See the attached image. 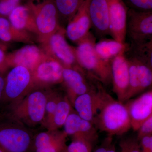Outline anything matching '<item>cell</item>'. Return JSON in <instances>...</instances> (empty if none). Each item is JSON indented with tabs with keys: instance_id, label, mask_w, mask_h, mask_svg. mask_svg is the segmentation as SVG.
<instances>
[{
	"instance_id": "1",
	"label": "cell",
	"mask_w": 152,
	"mask_h": 152,
	"mask_svg": "<svg viewBox=\"0 0 152 152\" xmlns=\"http://www.w3.org/2000/svg\"><path fill=\"white\" fill-rule=\"evenodd\" d=\"M93 124L98 130L112 137L121 135L132 129L125 104L114 99L106 91Z\"/></svg>"
},
{
	"instance_id": "2",
	"label": "cell",
	"mask_w": 152,
	"mask_h": 152,
	"mask_svg": "<svg viewBox=\"0 0 152 152\" xmlns=\"http://www.w3.org/2000/svg\"><path fill=\"white\" fill-rule=\"evenodd\" d=\"M34 135L10 112L0 114V148L5 152H30Z\"/></svg>"
},
{
	"instance_id": "3",
	"label": "cell",
	"mask_w": 152,
	"mask_h": 152,
	"mask_svg": "<svg viewBox=\"0 0 152 152\" xmlns=\"http://www.w3.org/2000/svg\"><path fill=\"white\" fill-rule=\"evenodd\" d=\"M96 39L90 33L75 48L76 58L80 67L89 77L108 86L112 83L111 62L101 58L95 50Z\"/></svg>"
},
{
	"instance_id": "4",
	"label": "cell",
	"mask_w": 152,
	"mask_h": 152,
	"mask_svg": "<svg viewBox=\"0 0 152 152\" xmlns=\"http://www.w3.org/2000/svg\"><path fill=\"white\" fill-rule=\"evenodd\" d=\"M15 106L7 110L29 129L37 126L45 122L48 95L43 90L35 89Z\"/></svg>"
},
{
	"instance_id": "5",
	"label": "cell",
	"mask_w": 152,
	"mask_h": 152,
	"mask_svg": "<svg viewBox=\"0 0 152 152\" xmlns=\"http://www.w3.org/2000/svg\"><path fill=\"white\" fill-rule=\"evenodd\" d=\"M26 4L34 16L37 37L42 44L61 28L53 0H28Z\"/></svg>"
},
{
	"instance_id": "6",
	"label": "cell",
	"mask_w": 152,
	"mask_h": 152,
	"mask_svg": "<svg viewBox=\"0 0 152 152\" xmlns=\"http://www.w3.org/2000/svg\"><path fill=\"white\" fill-rule=\"evenodd\" d=\"M33 81L31 72L22 66L13 67L5 78V87L2 107H11L15 102L21 99Z\"/></svg>"
},
{
	"instance_id": "7",
	"label": "cell",
	"mask_w": 152,
	"mask_h": 152,
	"mask_svg": "<svg viewBox=\"0 0 152 152\" xmlns=\"http://www.w3.org/2000/svg\"><path fill=\"white\" fill-rule=\"evenodd\" d=\"M65 36L64 28H60L42 44L43 50L48 56L58 61L64 68L82 69L77 62L75 48L68 43Z\"/></svg>"
},
{
	"instance_id": "8",
	"label": "cell",
	"mask_w": 152,
	"mask_h": 152,
	"mask_svg": "<svg viewBox=\"0 0 152 152\" xmlns=\"http://www.w3.org/2000/svg\"><path fill=\"white\" fill-rule=\"evenodd\" d=\"M131 43L140 44L152 40V11L129 9L126 23V37Z\"/></svg>"
},
{
	"instance_id": "9",
	"label": "cell",
	"mask_w": 152,
	"mask_h": 152,
	"mask_svg": "<svg viewBox=\"0 0 152 152\" xmlns=\"http://www.w3.org/2000/svg\"><path fill=\"white\" fill-rule=\"evenodd\" d=\"M125 56L129 63V77L124 102L151 86L152 84V68L134 58Z\"/></svg>"
},
{
	"instance_id": "10",
	"label": "cell",
	"mask_w": 152,
	"mask_h": 152,
	"mask_svg": "<svg viewBox=\"0 0 152 152\" xmlns=\"http://www.w3.org/2000/svg\"><path fill=\"white\" fill-rule=\"evenodd\" d=\"M63 82L67 90L69 100L73 104L77 97L96 88V81L89 77L83 70L70 68L63 69Z\"/></svg>"
},
{
	"instance_id": "11",
	"label": "cell",
	"mask_w": 152,
	"mask_h": 152,
	"mask_svg": "<svg viewBox=\"0 0 152 152\" xmlns=\"http://www.w3.org/2000/svg\"><path fill=\"white\" fill-rule=\"evenodd\" d=\"M105 91L103 85L97 82L95 88L78 96L74 101L72 104L76 113L93 124Z\"/></svg>"
},
{
	"instance_id": "12",
	"label": "cell",
	"mask_w": 152,
	"mask_h": 152,
	"mask_svg": "<svg viewBox=\"0 0 152 152\" xmlns=\"http://www.w3.org/2000/svg\"><path fill=\"white\" fill-rule=\"evenodd\" d=\"M63 127L67 135L73 140H80L94 145L97 141L98 130L92 123L82 118L72 110Z\"/></svg>"
},
{
	"instance_id": "13",
	"label": "cell",
	"mask_w": 152,
	"mask_h": 152,
	"mask_svg": "<svg viewBox=\"0 0 152 152\" xmlns=\"http://www.w3.org/2000/svg\"><path fill=\"white\" fill-rule=\"evenodd\" d=\"M90 1L85 0L65 29L66 36L77 45L86 39L91 33V23L88 10Z\"/></svg>"
},
{
	"instance_id": "14",
	"label": "cell",
	"mask_w": 152,
	"mask_h": 152,
	"mask_svg": "<svg viewBox=\"0 0 152 152\" xmlns=\"http://www.w3.org/2000/svg\"><path fill=\"white\" fill-rule=\"evenodd\" d=\"M110 18V33L113 39L126 43V23L129 8L123 0H106Z\"/></svg>"
},
{
	"instance_id": "15",
	"label": "cell",
	"mask_w": 152,
	"mask_h": 152,
	"mask_svg": "<svg viewBox=\"0 0 152 152\" xmlns=\"http://www.w3.org/2000/svg\"><path fill=\"white\" fill-rule=\"evenodd\" d=\"M126 102L125 104L129 113L131 128L134 131H137L142 124L152 116V89Z\"/></svg>"
},
{
	"instance_id": "16",
	"label": "cell",
	"mask_w": 152,
	"mask_h": 152,
	"mask_svg": "<svg viewBox=\"0 0 152 152\" xmlns=\"http://www.w3.org/2000/svg\"><path fill=\"white\" fill-rule=\"evenodd\" d=\"M112 83L113 91L118 100L124 103L129 84V63L125 53H121L111 61Z\"/></svg>"
},
{
	"instance_id": "17",
	"label": "cell",
	"mask_w": 152,
	"mask_h": 152,
	"mask_svg": "<svg viewBox=\"0 0 152 152\" xmlns=\"http://www.w3.org/2000/svg\"><path fill=\"white\" fill-rule=\"evenodd\" d=\"M46 56L42 49L34 45H28L7 55V64L8 67H25L32 73Z\"/></svg>"
},
{
	"instance_id": "18",
	"label": "cell",
	"mask_w": 152,
	"mask_h": 152,
	"mask_svg": "<svg viewBox=\"0 0 152 152\" xmlns=\"http://www.w3.org/2000/svg\"><path fill=\"white\" fill-rule=\"evenodd\" d=\"M68 136L58 130H49L34 135L30 152H62Z\"/></svg>"
},
{
	"instance_id": "19",
	"label": "cell",
	"mask_w": 152,
	"mask_h": 152,
	"mask_svg": "<svg viewBox=\"0 0 152 152\" xmlns=\"http://www.w3.org/2000/svg\"><path fill=\"white\" fill-rule=\"evenodd\" d=\"M64 68L58 61L47 55L32 72L33 80L45 84L61 83L63 82Z\"/></svg>"
},
{
	"instance_id": "20",
	"label": "cell",
	"mask_w": 152,
	"mask_h": 152,
	"mask_svg": "<svg viewBox=\"0 0 152 152\" xmlns=\"http://www.w3.org/2000/svg\"><path fill=\"white\" fill-rule=\"evenodd\" d=\"M88 10L91 27L96 34L102 38L110 35V18L106 0H90Z\"/></svg>"
},
{
	"instance_id": "21",
	"label": "cell",
	"mask_w": 152,
	"mask_h": 152,
	"mask_svg": "<svg viewBox=\"0 0 152 152\" xmlns=\"http://www.w3.org/2000/svg\"><path fill=\"white\" fill-rule=\"evenodd\" d=\"M8 20L15 28L37 36L31 11L26 4L19 5L9 15Z\"/></svg>"
},
{
	"instance_id": "22",
	"label": "cell",
	"mask_w": 152,
	"mask_h": 152,
	"mask_svg": "<svg viewBox=\"0 0 152 152\" xmlns=\"http://www.w3.org/2000/svg\"><path fill=\"white\" fill-rule=\"evenodd\" d=\"M129 45L120 42L114 39H104L95 44V51L101 58L107 61L111 62L114 58L124 53Z\"/></svg>"
},
{
	"instance_id": "23",
	"label": "cell",
	"mask_w": 152,
	"mask_h": 152,
	"mask_svg": "<svg viewBox=\"0 0 152 152\" xmlns=\"http://www.w3.org/2000/svg\"><path fill=\"white\" fill-rule=\"evenodd\" d=\"M31 37L29 33L16 29L8 19L0 15V41L3 43L13 42L31 43Z\"/></svg>"
},
{
	"instance_id": "24",
	"label": "cell",
	"mask_w": 152,
	"mask_h": 152,
	"mask_svg": "<svg viewBox=\"0 0 152 152\" xmlns=\"http://www.w3.org/2000/svg\"><path fill=\"white\" fill-rule=\"evenodd\" d=\"M58 14L60 24H67L85 0H53Z\"/></svg>"
},
{
	"instance_id": "25",
	"label": "cell",
	"mask_w": 152,
	"mask_h": 152,
	"mask_svg": "<svg viewBox=\"0 0 152 152\" xmlns=\"http://www.w3.org/2000/svg\"><path fill=\"white\" fill-rule=\"evenodd\" d=\"M125 54L134 58L152 69V40L142 43H131Z\"/></svg>"
},
{
	"instance_id": "26",
	"label": "cell",
	"mask_w": 152,
	"mask_h": 152,
	"mask_svg": "<svg viewBox=\"0 0 152 152\" xmlns=\"http://www.w3.org/2000/svg\"><path fill=\"white\" fill-rule=\"evenodd\" d=\"M72 110L68 97L64 96L58 102L49 130H57L63 126Z\"/></svg>"
},
{
	"instance_id": "27",
	"label": "cell",
	"mask_w": 152,
	"mask_h": 152,
	"mask_svg": "<svg viewBox=\"0 0 152 152\" xmlns=\"http://www.w3.org/2000/svg\"><path fill=\"white\" fill-rule=\"evenodd\" d=\"M49 95V98L47 99V102L45 107V118L47 117V120L48 122L49 121V126L51 124L54 114L56 111L57 104L59 101L62 99L64 96L61 95L60 93L55 92Z\"/></svg>"
},
{
	"instance_id": "28",
	"label": "cell",
	"mask_w": 152,
	"mask_h": 152,
	"mask_svg": "<svg viewBox=\"0 0 152 152\" xmlns=\"http://www.w3.org/2000/svg\"><path fill=\"white\" fill-rule=\"evenodd\" d=\"M94 145L85 141L73 140L62 152H91Z\"/></svg>"
},
{
	"instance_id": "29",
	"label": "cell",
	"mask_w": 152,
	"mask_h": 152,
	"mask_svg": "<svg viewBox=\"0 0 152 152\" xmlns=\"http://www.w3.org/2000/svg\"><path fill=\"white\" fill-rule=\"evenodd\" d=\"M121 152H142L140 141L135 137L124 138L120 141Z\"/></svg>"
},
{
	"instance_id": "30",
	"label": "cell",
	"mask_w": 152,
	"mask_h": 152,
	"mask_svg": "<svg viewBox=\"0 0 152 152\" xmlns=\"http://www.w3.org/2000/svg\"><path fill=\"white\" fill-rule=\"evenodd\" d=\"M129 9L135 10L152 11V0H123Z\"/></svg>"
},
{
	"instance_id": "31",
	"label": "cell",
	"mask_w": 152,
	"mask_h": 152,
	"mask_svg": "<svg viewBox=\"0 0 152 152\" xmlns=\"http://www.w3.org/2000/svg\"><path fill=\"white\" fill-rule=\"evenodd\" d=\"M22 0H0V15L8 16L14 9L20 5Z\"/></svg>"
},
{
	"instance_id": "32",
	"label": "cell",
	"mask_w": 152,
	"mask_h": 152,
	"mask_svg": "<svg viewBox=\"0 0 152 152\" xmlns=\"http://www.w3.org/2000/svg\"><path fill=\"white\" fill-rule=\"evenodd\" d=\"M137 132V138L139 141L143 137L152 134V116L142 124Z\"/></svg>"
},
{
	"instance_id": "33",
	"label": "cell",
	"mask_w": 152,
	"mask_h": 152,
	"mask_svg": "<svg viewBox=\"0 0 152 152\" xmlns=\"http://www.w3.org/2000/svg\"><path fill=\"white\" fill-rule=\"evenodd\" d=\"M94 152H116L115 145L113 142V137L108 136L101 145Z\"/></svg>"
},
{
	"instance_id": "34",
	"label": "cell",
	"mask_w": 152,
	"mask_h": 152,
	"mask_svg": "<svg viewBox=\"0 0 152 152\" xmlns=\"http://www.w3.org/2000/svg\"><path fill=\"white\" fill-rule=\"evenodd\" d=\"M140 144L142 152H152V134L143 137Z\"/></svg>"
},
{
	"instance_id": "35",
	"label": "cell",
	"mask_w": 152,
	"mask_h": 152,
	"mask_svg": "<svg viewBox=\"0 0 152 152\" xmlns=\"http://www.w3.org/2000/svg\"><path fill=\"white\" fill-rule=\"evenodd\" d=\"M5 49L0 47V72L3 73L7 68V54L4 52Z\"/></svg>"
},
{
	"instance_id": "36",
	"label": "cell",
	"mask_w": 152,
	"mask_h": 152,
	"mask_svg": "<svg viewBox=\"0 0 152 152\" xmlns=\"http://www.w3.org/2000/svg\"><path fill=\"white\" fill-rule=\"evenodd\" d=\"M3 73L0 72V108L2 107L4 90L5 87V78L2 75Z\"/></svg>"
},
{
	"instance_id": "37",
	"label": "cell",
	"mask_w": 152,
	"mask_h": 152,
	"mask_svg": "<svg viewBox=\"0 0 152 152\" xmlns=\"http://www.w3.org/2000/svg\"><path fill=\"white\" fill-rule=\"evenodd\" d=\"M0 47L1 48H3L5 49L6 47L5 46V45H4L3 43L1 42H0Z\"/></svg>"
},
{
	"instance_id": "38",
	"label": "cell",
	"mask_w": 152,
	"mask_h": 152,
	"mask_svg": "<svg viewBox=\"0 0 152 152\" xmlns=\"http://www.w3.org/2000/svg\"><path fill=\"white\" fill-rule=\"evenodd\" d=\"M0 152H5L1 148H0Z\"/></svg>"
}]
</instances>
